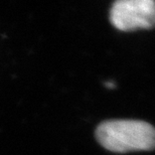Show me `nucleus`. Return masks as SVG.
<instances>
[{"label":"nucleus","instance_id":"nucleus-1","mask_svg":"<svg viewBox=\"0 0 155 155\" xmlns=\"http://www.w3.org/2000/svg\"><path fill=\"white\" fill-rule=\"evenodd\" d=\"M96 137L104 148L118 153L155 148V128L140 120L105 121L98 126Z\"/></svg>","mask_w":155,"mask_h":155},{"label":"nucleus","instance_id":"nucleus-2","mask_svg":"<svg viewBox=\"0 0 155 155\" xmlns=\"http://www.w3.org/2000/svg\"><path fill=\"white\" fill-rule=\"evenodd\" d=\"M111 22L117 29L131 31L155 26L154 0H119L112 5Z\"/></svg>","mask_w":155,"mask_h":155}]
</instances>
